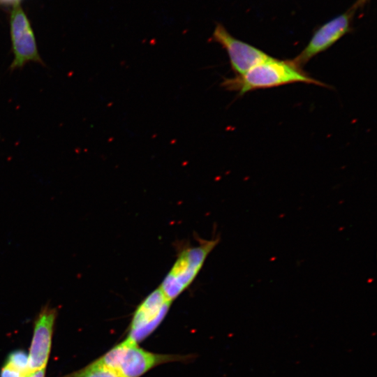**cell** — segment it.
Returning a JSON list of instances; mask_svg holds the SVG:
<instances>
[{"instance_id": "5", "label": "cell", "mask_w": 377, "mask_h": 377, "mask_svg": "<svg viewBox=\"0 0 377 377\" xmlns=\"http://www.w3.org/2000/svg\"><path fill=\"white\" fill-rule=\"evenodd\" d=\"M172 302L158 287L151 291L135 309L126 339L138 344L145 341L163 321Z\"/></svg>"}, {"instance_id": "6", "label": "cell", "mask_w": 377, "mask_h": 377, "mask_svg": "<svg viewBox=\"0 0 377 377\" xmlns=\"http://www.w3.org/2000/svg\"><path fill=\"white\" fill-rule=\"evenodd\" d=\"M10 34L13 53L10 70L22 68L29 62L43 64L30 21L19 1L14 3L10 12Z\"/></svg>"}, {"instance_id": "9", "label": "cell", "mask_w": 377, "mask_h": 377, "mask_svg": "<svg viewBox=\"0 0 377 377\" xmlns=\"http://www.w3.org/2000/svg\"><path fill=\"white\" fill-rule=\"evenodd\" d=\"M62 377H119L98 359L84 367Z\"/></svg>"}, {"instance_id": "4", "label": "cell", "mask_w": 377, "mask_h": 377, "mask_svg": "<svg viewBox=\"0 0 377 377\" xmlns=\"http://www.w3.org/2000/svg\"><path fill=\"white\" fill-rule=\"evenodd\" d=\"M367 0H357L346 12L330 20L313 34L307 45L293 61L303 68L313 57L327 50L352 30L354 15Z\"/></svg>"}, {"instance_id": "1", "label": "cell", "mask_w": 377, "mask_h": 377, "mask_svg": "<svg viewBox=\"0 0 377 377\" xmlns=\"http://www.w3.org/2000/svg\"><path fill=\"white\" fill-rule=\"evenodd\" d=\"M297 82L328 87L325 83L311 77L292 59L282 60L272 56L242 75L224 78L221 85L226 90L235 91L239 96H242L256 89Z\"/></svg>"}, {"instance_id": "13", "label": "cell", "mask_w": 377, "mask_h": 377, "mask_svg": "<svg viewBox=\"0 0 377 377\" xmlns=\"http://www.w3.org/2000/svg\"><path fill=\"white\" fill-rule=\"evenodd\" d=\"M13 1H15V3L17 2V1H19V0H13Z\"/></svg>"}, {"instance_id": "10", "label": "cell", "mask_w": 377, "mask_h": 377, "mask_svg": "<svg viewBox=\"0 0 377 377\" xmlns=\"http://www.w3.org/2000/svg\"><path fill=\"white\" fill-rule=\"evenodd\" d=\"M4 364L21 373L24 377L29 374L28 354L24 350L13 351Z\"/></svg>"}, {"instance_id": "7", "label": "cell", "mask_w": 377, "mask_h": 377, "mask_svg": "<svg viewBox=\"0 0 377 377\" xmlns=\"http://www.w3.org/2000/svg\"><path fill=\"white\" fill-rule=\"evenodd\" d=\"M227 52L231 69L242 75L271 56L259 48L232 36L221 23H216L210 38Z\"/></svg>"}, {"instance_id": "8", "label": "cell", "mask_w": 377, "mask_h": 377, "mask_svg": "<svg viewBox=\"0 0 377 377\" xmlns=\"http://www.w3.org/2000/svg\"><path fill=\"white\" fill-rule=\"evenodd\" d=\"M57 316V310L47 304L42 307L35 320L28 354L29 374L46 368Z\"/></svg>"}, {"instance_id": "2", "label": "cell", "mask_w": 377, "mask_h": 377, "mask_svg": "<svg viewBox=\"0 0 377 377\" xmlns=\"http://www.w3.org/2000/svg\"><path fill=\"white\" fill-rule=\"evenodd\" d=\"M192 355L153 353L124 339L98 360L119 377H141L152 369L170 362H188Z\"/></svg>"}, {"instance_id": "3", "label": "cell", "mask_w": 377, "mask_h": 377, "mask_svg": "<svg viewBox=\"0 0 377 377\" xmlns=\"http://www.w3.org/2000/svg\"><path fill=\"white\" fill-rule=\"evenodd\" d=\"M218 242L219 239L202 240L181 250L158 286L169 300L173 302L191 285Z\"/></svg>"}, {"instance_id": "11", "label": "cell", "mask_w": 377, "mask_h": 377, "mask_svg": "<svg viewBox=\"0 0 377 377\" xmlns=\"http://www.w3.org/2000/svg\"><path fill=\"white\" fill-rule=\"evenodd\" d=\"M0 377H24L21 373L10 367L3 364L0 372Z\"/></svg>"}, {"instance_id": "12", "label": "cell", "mask_w": 377, "mask_h": 377, "mask_svg": "<svg viewBox=\"0 0 377 377\" xmlns=\"http://www.w3.org/2000/svg\"><path fill=\"white\" fill-rule=\"evenodd\" d=\"M45 369L46 368H43L34 372H31L25 377H45Z\"/></svg>"}]
</instances>
